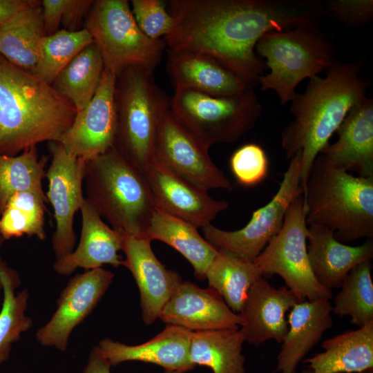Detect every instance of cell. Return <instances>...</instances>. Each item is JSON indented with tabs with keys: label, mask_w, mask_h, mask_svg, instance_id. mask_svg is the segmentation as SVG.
<instances>
[{
	"label": "cell",
	"mask_w": 373,
	"mask_h": 373,
	"mask_svg": "<svg viewBox=\"0 0 373 373\" xmlns=\"http://www.w3.org/2000/svg\"><path fill=\"white\" fill-rule=\"evenodd\" d=\"M173 115L209 148L233 143L251 130L262 113L253 86L231 95H213L189 88H175Z\"/></svg>",
	"instance_id": "ba28073f"
},
{
	"label": "cell",
	"mask_w": 373,
	"mask_h": 373,
	"mask_svg": "<svg viewBox=\"0 0 373 373\" xmlns=\"http://www.w3.org/2000/svg\"><path fill=\"white\" fill-rule=\"evenodd\" d=\"M3 238H2V236L0 235V246L2 244L3 241ZM2 291V286H1V282H0V292Z\"/></svg>",
	"instance_id": "ee69618b"
},
{
	"label": "cell",
	"mask_w": 373,
	"mask_h": 373,
	"mask_svg": "<svg viewBox=\"0 0 373 373\" xmlns=\"http://www.w3.org/2000/svg\"><path fill=\"white\" fill-rule=\"evenodd\" d=\"M156 210L202 228L229 207L153 160L144 173Z\"/></svg>",
	"instance_id": "2e32d148"
},
{
	"label": "cell",
	"mask_w": 373,
	"mask_h": 373,
	"mask_svg": "<svg viewBox=\"0 0 373 373\" xmlns=\"http://www.w3.org/2000/svg\"><path fill=\"white\" fill-rule=\"evenodd\" d=\"M332 312L340 317L350 316L359 327L373 321V283L370 260L350 270L340 286Z\"/></svg>",
	"instance_id": "836d02e7"
},
{
	"label": "cell",
	"mask_w": 373,
	"mask_h": 373,
	"mask_svg": "<svg viewBox=\"0 0 373 373\" xmlns=\"http://www.w3.org/2000/svg\"><path fill=\"white\" fill-rule=\"evenodd\" d=\"M84 28L99 48L104 68L115 76L130 66L153 71L166 46L164 39L153 40L140 30L126 0L94 1Z\"/></svg>",
	"instance_id": "9c48e42d"
},
{
	"label": "cell",
	"mask_w": 373,
	"mask_h": 373,
	"mask_svg": "<svg viewBox=\"0 0 373 373\" xmlns=\"http://www.w3.org/2000/svg\"><path fill=\"white\" fill-rule=\"evenodd\" d=\"M361 373H373V370L371 369V370H368L365 372H361Z\"/></svg>",
	"instance_id": "f6af8a7d"
},
{
	"label": "cell",
	"mask_w": 373,
	"mask_h": 373,
	"mask_svg": "<svg viewBox=\"0 0 373 373\" xmlns=\"http://www.w3.org/2000/svg\"><path fill=\"white\" fill-rule=\"evenodd\" d=\"M113 278L112 271L102 267L72 277L61 291L52 316L37 329V341L42 346L66 351L72 332L93 312Z\"/></svg>",
	"instance_id": "5bb4252c"
},
{
	"label": "cell",
	"mask_w": 373,
	"mask_h": 373,
	"mask_svg": "<svg viewBox=\"0 0 373 373\" xmlns=\"http://www.w3.org/2000/svg\"><path fill=\"white\" fill-rule=\"evenodd\" d=\"M151 240H160L181 254L192 265L200 280L218 254V249L201 236L198 228L180 219L155 210L146 231Z\"/></svg>",
	"instance_id": "83f0119b"
},
{
	"label": "cell",
	"mask_w": 373,
	"mask_h": 373,
	"mask_svg": "<svg viewBox=\"0 0 373 373\" xmlns=\"http://www.w3.org/2000/svg\"><path fill=\"white\" fill-rule=\"evenodd\" d=\"M327 10L338 20L350 25H363L373 17L372 0H330Z\"/></svg>",
	"instance_id": "f35d334b"
},
{
	"label": "cell",
	"mask_w": 373,
	"mask_h": 373,
	"mask_svg": "<svg viewBox=\"0 0 373 373\" xmlns=\"http://www.w3.org/2000/svg\"><path fill=\"white\" fill-rule=\"evenodd\" d=\"M66 3L67 0L41 1L43 21L46 35L59 30Z\"/></svg>",
	"instance_id": "60d3db41"
},
{
	"label": "cell",
	"mask_w": 373,
	"mask_h": 373,
	"mask_svg": "<svg viewBox=\"0 0 373 373\" xmlns=\"http://www.w3.org/2000/svg\"><path fill=\"white\" fill-rule=\"evenodd\" d=\"M245 342L238 329L193 332L189 360L193 365L207 366L213 373H245Z\"/></svg>",
	"instance_id": "f1b7e54d"
},
{
	"label": "cell",
	"mask_w": 373,
	"mask_h": 373,
	"mask_svg": "<svg viewBox=\"0 0 373 373\" xmlns=\"http://www.w3.org/2000/svg\"><path fill=\"white\" fill-rule=\"evenodd\" d=\"M49 151L52 160L46 173L48 180L46 198L54 210L56 229L52 246L58 259L75 249L73 220L86 199L82 188L86 162L68 152L58 142H50Z\"/></svg>",
	"instance_id": "4fadbf2b"
},
{
	"label": "cell",
	"mask_w": 373,
	"mask_h": 373,
	"mask_svg": "<svg viewBox=\"0 0 373 373\" xmlns=\"http://www.w3.org/2000/svg\"><path fill=\"white\" fill-rule=\"evenodd\" d=\"M18 373H21V372H18Z\"/></svg>",
	"instance_id": "bcb514c9"
},
{
	"label": "cell",
	"mask_w": 373,
	"mask_h": 373,
	"mask_svg": "<svg viewBox=\"0 0 373 373\" xmlns=\"http://www.w3.org/2000/svg\"><path fill=\"white\" fill-rule=\"evenodd\" d=\"M115 82L116 76L104 68L93 99L76 113L58 141L68 152L86 162L113 146L117 128Z\"/></svg>",
	"instance_id": "9a60e30c"
},
{
	"label": "cell",
	"mask_w": 373,
	"mask_h": 373,
	"mask_svg": "<svg viewBox=\"0 0 373 373\" xmlns=\"http://www.w3.org/2000/svg\"><path fill=\"white\" fill-rule=\"evenodd\" d=\"M93 42L84 28L77 31L61 29L44 36L39 46L37 64L31 73L51 85L75 56Z\"/></svg>",
	"instance_id": "e575fe53"
},
{
	"label": "cell",
	"mask_w": 373,
	"mask_h": 373,
	"mask_svg": "<svg viewBox=\"0 0 373 373\" xmlns=\"http://www.w3.org/2000/svg\"><path fill=\"white\" fill-rule=\"evenodd\" d=\"M0 282L3 300L0 311V364L9 358L12 344L32 326L26 315L29 292L16 289L21 285L18 274L0 257Z\"/></svg>",
	"instance_id": "1f68e13d"
},
{
	"label": "cell",
	"mask_w": 373,
	"mask_h": 373,
	"mask_svg": "<svg viewBox=\"0 0 373 373\" xmlns=\"http://www.w3.org/2000/svg\"><path fill=\"white\" fill-rule=\"evenodd\" d=\"M131 8L140 30L153 40L162 39L173 29L175 19L162 0H132Z\"/></svg>",
	"instance_id": "74e56055"
},
{
	"label": "cell",
	"mask_w": 373,
	"mask_h": 373,
	"mask_svg": "<svg viewBox=\"0 0 373 373\" xmlns=\"http://www.w3.org/2000/svg\"><path fill=\"white\" fill-rule=\"evenodd\" d=\"M307 224L303 193L289 206L283 226L254 260L262 276L277 274L300 300L331 299L332 290L316 280L307 254Z\"/></svg>",
	"instance_id": "30bf717a"
},
{
	"label": "cell",
	"mask_w": 373,
	"mask_h": 373,
	"mask_svg": "<svg viewBox=\"0 0 373 373\" xmlns=\"http://www.w3.org/2000/svg\"><path fill=\"white\" fill-rule=\"evenodd\" d=\"M336 132L338 140L320 153L336 168L373 177V99L365 97L355 104Z\"/></svg>",
	"instance_id": "ffe728a7"
},
{
	"label": "cell",
	"mask_w": 373,
	"mask_h": 373,
	"mask_svg": "<svg viewBox=\"0 0 373 373\" xmlns=\"http://www.w3.org/2000/svg\"><path fill=\"white\" fill-rule=\"evenodd\" d=\"M94 1L67 0L61 24L63 29L68 31H77L86 18Z\"/></svg>",
	"instance_id": "ab89813d"
},
{
	"label": "cell",
	"mask_w": 373,
	"mask_h": 373,
	"mask_svg": "<svg viewBox=\"0 0 373 373\" xmlns=\"http://www.w3.org/2000/svg\"><path fill=\"white\" fill-rule=\"evenodd\" d=\"M86 200L112 228L145 236L155 210L144 173L113 146L86 162Z\"/></svg>",
	"instance_id": "5b68a950"
},
{
	"label": "cell",
	"mask_w": 373,
	"mask_h": 373,
	"mask_svg": "<svg viewBox=\"0 0 373 373\" xmlns=\"http://www.w3.org/2000/svg\"><path fill=\"white\" fill-rule=\"evenodd\" d=\"M158 318L192 332L238 329L242 324L240 315L228 307L218 291L210 287L200 288L189 281L180 284Z\"/></svg>",
	"instance_id": "ac0fdd59"
},
{
	"label": "cell",
	"mask_w": 373,
	"mask_h": 373,
	"mask_svg": "<svg viewBox=\"0 0 373 373\" xmlns=\"http://www.w3.org/2000/svg\"><path fill=\"white\" fill-rule=\"evenodd\" d=\"M167 68L175 88L231 95L250 86L216 60L200 53L169 50Z\"/></svg>",
	"instance_id": "d4e9b609"
},
{
	"label": "cell",
	"mask_w": 373,
	"mask_h": 373,
	"mask_svg": "<svg viewBox=\"0 0 373 373\" xmlns=\"http://www.w3.org/2000/svg\"><path fill=\"white\" fill-rule=\"evenodd\" d=\"M307 225L321 224L341 242L373 238V177L353 175L315 159L303 188Z\"/></svg>",
	"instance_id": "277c9868"
},
{
	"label": "cell",
	"mask_w": 373,
	"mask_h": 373,
	"mask_svg": "<svg viewBox=\"0 0 373 373\" xmlns=\"http://www.w3.org/2000/svg\"><path fill=\"white\" fill-rule=\"evenodd\" d=\"M307 254L318 282L329 289L340 287L352 269L373 257V241L350 246L339 242L321 224L307 225Z\"/></svg>",
	"instance_id": "603a6c76"
},
{
	"label": "cell",
	"mask_w": 373,
	"mask_h": 373,
	"mask_svg": "<svg viewBox=\"0 0 373 373\" xmlns=\"http://www.w3.org/2000/svg\"><path fill=\"white\" fill-rule=\"evenodd\" d=\"M82 231L79 242L74 250L56 259L54 270L68 276L77 268L86 270L111 265H123L118 254L122 247V233L108 226L93 207L85 199L81 208Z\"/></svg>",
	"instance_id": "44dd1931"
},
{
	"label": "cell",
	"mask_w": 373,
	"mask_h": 373,
	"mask_svg": "<svg viewBox=\"0 0 373 373\" xmlns=\"http://www.w3.org/2000/svg\"><path fill=\"white\" fill-rule=\"evenodd\" d=\"M47 157L39 159L36 146L19 155H0V215L8 200L19 192H32L46 198L42 180Z\"/></svg>",
	"instance_id": "d6a6232c"
},
{
	"label": "cell",
	"mask_w": 373,
	"mask_h": 373,
	"mask_svg": "<svg viewBox=\"0 0 373 373\" xmlns=\"http://www.w3.org/2000/svg\"><path fill=\"white\" fill-rule=\"evenodd\" d=\"M209 149L172 113L164 115L157 136L153 160L195 185L209 191H231L229 179L211 160Z\"/></svg>",
	"instance_id": "7c38bea8"
},
{
	"label": "cell",
	"mask_w": 373,
	"mask_h": 373,
	"mask_svg": "<svg viewBox=\"0 0 373 373\" xmlns=\"http://www.w3.org/2000/svg\"><path fill=\"white\" fill-rule=\"evenodd\" d=\"M323 352L306 359L312 373H361L373 369V321L322 344Z\"/></svg>",
	"instance_id": "484cf974"
},
{
	"label": "cell",
	"mask_w": 373,
	"mask_h": 373,
	"mask_svg": "<svg viewBox=\"0 0 373 373\" xmlns=\"http://www.w3.org/2000/svg\"><path fill=\"white\" fill-rule=\"evenodd\" d=\"M166 8L175 19L169 50L207 55L252 86L266 68L255 50L262 36L317 26L324 12L318 0H170Z\"/></svg>",
	"instance_id": "6da1fadb"
},
{
	"label": "cell",
	"mask_w": 373,
	"mask_h": 373,
	"mask_svg": "<svg viewBox=\"0 0 373 373\" xmlns=\"http://www.w3.org/2000/svg\"><path fill=\"white\" fill-rule=\"evenodd\" d=\"M260 276L262 273L254 261L223 249H218L205 274L209 287L218 291L235 313H240L249 289Z\"/></svg>",
	"instance_id": "4dcf8cb0"
},
{
	"label": "cell",
	"mask_w": 373,
	"mask_h": 373,
	"mask_svg": "<svg viewBox=\"0 0 373 373\" xmlns=\"http://www.w3.org/2000/svg\"><path fill=\"white\" fill-rule=\"evenodd\" d=\"M117 128L113 147L142 173L153 160L161 122L171 98L153 78V71L130 66L116 76Z\"/></svg>",
	"instance_id": "8992f818"
},
{
	"label": "cell",
	"mask_w": 373,
	"mask_h": 373,
	"mask_svg": "<svg viewBox=\"0 0 373 373\" xmlns=\"http://www.w3.org/2000/svg\"><path fill=\"white\" fill-rule=\"evenodd\" d=\"M47 198L32 192L13 195L0 218V235L4 240L23 235L44 240V203Z\"/></svg>",
	"instance_id": "d590c367"
},
{
	"label": "cell",
	"mask_w": 373,
	"mask_h": 373,
	"mask_svg": "<svg viewBox=\"0 0 373 373\" xmlns=\"http://www.w3.org/2000/svg\"><path fill=\"white\" fill-rule=\"evenodd\" d=\"M310 373H312V372Z\"/></svg>",
	"instance_id": "7dc6e473"
},
{
	"label": "cell",
	"mask_w": 373,
	"mask_h": 373,
	"mask_svg": "<svg viewBox=\"0 0 373 373\" xmlns=\"http://www.w3.org/2000/svg\"><path fill=\"white\" fill-rule=\"evenodd\" d=\"M46 35L41 1H38L0 23V55L31 73L37 64L40 43Z\"/></svg>",
	"instance_id": "4316f807"
},
{
	"label": "cell",
	"mask_w": 373,
	"mask_h": 373,
	"mask_svg": "<svg viewBox=\"0 0 373 373\" xmlns=\"http://www.w3.org/2000/svg\"><path fill=\"white\" fill-rule=\"evenodd\" d=\"M104 71L102 55L93 42L75 56L51 86L68 99L78 113L84 109L93 99Z\"/></svg>",
	"instance_id": "f546056e"
},
{
	"label": "cell",
	"mask_w": 373,
	"mask_h": 373,
	"mask_svg": "<svg viewBox=\"0 0 373 373\" xmlns=\"http://www.w3.org/2000/svg\"><path fill=\"white\" fill-rule=\"evenodd\" d=\"M192 333L184 327L167 324L160 333L140 345H128L105 338L97 347L111 366L135 361L162 366L165 371H189L195 367L189 360Z\"/></svg>",
	"instance_id": "7402d4cb"
},
{
	"label": "cell",
	"mask_w": 373,
	"mask_h": 373,
	"mask_svg": "<svg viewBox=\"0 0 373 373\" xmlns=\"http://www.w3.org/2000/svg\"><path fill=\"white\" fill-rule=\"evenodd\" d=\"M301 159L302 153L298 151L290 160L276 193L267 204L252 213L244 227L225 231L210 224L202 228L204 239L217 249L254 261L280 230L292 202L303 193L300 180Z\"/></svg>",
	"instance_id": "8fae6325"
},
{
	"label": "cell",
	"mask_w": 373,
	"mask_h": 373,
	"mask_svg": "<svg viewBox=\"0 0 373 373\" xmlns=\"http://www.w3.org/2000/svg\"><path fill=\"white\" fill-rule=\"evenodd\" d=\"M76 113L51 85L0 55V155L58 142Z\"/></svg>",
	"instance_id": "3957f363"
},
{
	"label": "cell",
	"mask_w": 373,
	"mask_h": 373,
	"mask_svg": "<svg viewBox=\"0 0 373 373\" xmlns=\"http://www.w3.org/2000/svg\"><path fill=\"white\" fill-rule=\"evenodd\" d=\"M359 64L338 63L325 77L309 78L305 91L296 93L290 111L294 119L281 133L287 159L301 151L303 189L316 157L329 143L350 110L366 97L369 82L360 77Z\"/></svg>",
	"instance_id": "7a4b0ae2"
},
{
	"label": "cell",
	"mask_w": 373,
	"mask_h": 373,
	"mask_svg": "<svg viewBox=\"0 0 373 373\" xmlns=\"http://www.w3.org/2000/svg\"><path fill=\"white\" fill-rule=\"evenodd\" d=\"M229 164L236 181L247 187L258 185L268 173L266 152L256 143L244 144L236 150L229 159Z\"/></svg>",
	"instance_id": "8d00e7d4"
},
{
	"label": "cell",
	"mask_w": 373,
	"mask_h": 373,
	"mask_svg": "<svg viewBox=\"0 0 373 373\" xmlns=\"http://www.w3.org/2000/svg\"><path fill=\"white\" fill-rule=\"evenodd\" d=\"M332 312L330 300L326 298L300 301L291 309L276 372L296 373L298 363L332 327Z\"/></svg>",
	"instance_id": "cb8c5ba5"
},
{
	"label": "cell",
	"mask_w": 373,
	"mask_h": 373,
	"mask_svg": "<svg viewBox=\"0 0 373 373\" xmlns=\"http://www.w3.org/2000/svg\"><path fill=\"white\" fill-rule=\"evenodd\" d=\"M37 1L35 0H0V23L21 10L31 6Z\"/></svg>",
	"instance_id": "7bdbcfd3"
},
{
	"label": "cell",
	"mask_w": 373,
	"mask_h": 373,
	"mask_svg": "<svg viewBox=\"0 0 373 373\" xmlns=\"http://www.w3.org/2000/svg\"><path fill=\"white\" fill-rule=\"evenodd\" d=\"M111 365L102 355L97 345L91 349L82 373H111ZM188 371V370H179L165 371L164 373H186Z\"/></svg>",
	"instance_id": "b9f144b4"
},
{
	"label": "cell",
	"mask_w": 373,
	"mask_h": 373,
	"mask_svg": "<svg viewBox=\"0 0 373 373\" xmlns=\"http://www.w3.org/2000/svg\"><path fill=\"white\" fill-rule=\"evenodd\" d=\"M258 57L269 72L258 79L261 90H274L281 105L291 102L298 84L338 62L332 41L316 26L271 31L258 40Z\"/></svg>",
	"instance_id": "52a82bcc"
},
{
	"label": "cell",
	"mask_w": 373,
	"mask_h": 373,
	"mask_svg": "<svg viewBox=\"0 0 373 373\" xmlns=\"http://www.w3.org/2000/svg\"><path fill=\"white\" fill-rule=\"evenodd\" d=\"M300 301L287 287L276 288L264 276L258 278L238 314L244 341L257 346L269 339L282 343L288 330L286 312Z\"/></svg>",
	"instance_id": "d6986e66"
},
{
	"label": "cell",
	"mask_w": 373,
	"mask_h": 373,
	"mask_svg": "<svg viewBox=\"0 0 373 373\" xmlns=\"http://www.w3.org/2000/svg\"><path fill=\"white\" fill-rule=\"evenodd\" d=\"M151 242L145 236L122 233V251L126 256L123 266L131 271L139 288L142 317L146 325L159 318L163 307L182 282L176 271L166 269L157 259Z\"/></svg>",
	"instance_id": "e0dca14e"
}]
</instances>
